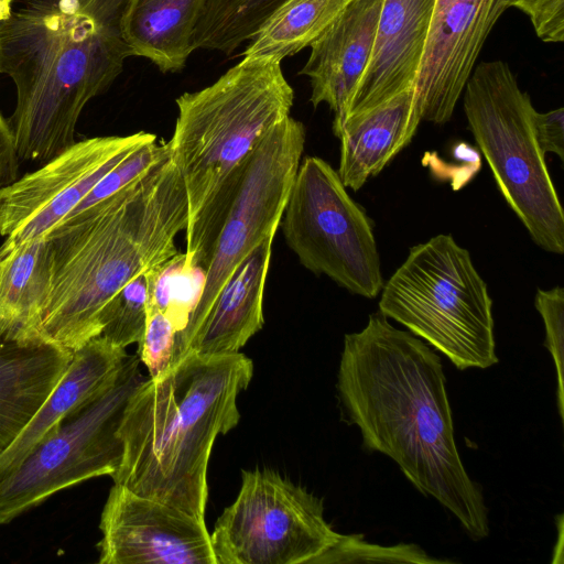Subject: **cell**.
Returning a JSON list of instances; mask_svg holds the SVG:
<instances>
[{
  "label": "cell",
  "mask_w": 564,
  "mask_h": 564,
  "mask_svg": "<svg viewBox=\"0 0 564 564\" xmlns=\"http://www.w3.org/2000/svg\"><path fill=\"white\" fill-rule=\"evenodd\" d=\"M155 140V134L145 131L85 139L1 186L0 236L14 242L45 236L113 166Z\"/></svg>",
  "instance_id": "obj_12"
},
{
  "label": "cell",
  "mask_w": 564,
  "mask_h": 564,
  "mask_svg": "<svg viewBox=\"0 0 564 564\" xmlns=\"http://www.w3.org/2000/svg\"><path fill=\"white\" fill-rule=\"evenodd\" d=\"M148 280L141 273L127 283L109 302L101 314V336L126 348L138 344L147 323Z\"/></svg>",
  "instance_id": "obj_24"
},
{
  "label": "cell",
  "mask_w": 564,
  "mask_h": 564,
  "mask_svg": "<svg viewBox=\"0 0 564 564\" xmlns=\"http://www.w3.org/2000/svg\"><path fill=\"white\" fill-rule=\"evenodd\" d=\"M501 4L524 12L543 42L564 41V0H501Z\"/></svg>",
  "instance_id": "obj_29"
},
{
  "label": "cell",
  "mask_w": 564,
  "mask_h": 564,
  "mask_svg": "<svg viewBox=\"0 0 564 564\" xmlns=\"http://www.w3.org/2000/svg\"><path fill=\"white\" fill-rule=\"evenodd\" d=\"M505 11L501 0H436L414 86L422 120L442 124L452 118Z\"/></svg>",
  "instance_id": "obj_14"
},
{
  "label": "cell",
  "mask_w": 564,
  "mask_h": 564,
  "mask_svg": "<svg viewBox=\"0 0 564 564\" xmlns=\"http://www.w3.org/2000/svg\"><path fill=\"white\" fill-rule=\"evenodd\" d=\"M341 534L323 501L269 469L243 470L241 487L210 533L216 564H316Z\"/></svg>",
  "instance_id": "obj_10"
},
{
  "label": "cell",
  "mask_w": 564,
  "mask_h": 564,
  "mask_svg": "<svg viewBox=\"0 0 564 564\" xmlns=\"http://www.w3.org/2000/svg\"><path fill=\"white\" fill-rule=\"evenodd\" d=\"M19 161L10 126L0 112V187L18 178Z\"/></svg>",
  "instance_id": "obj_31"
},
{
  "label": "cell",
  "mask_w": 564,
  "mask_h": 564,
  "mask_svg": "<svg viewBox=\"0 0 564 564\" xmlns=\"http://www.w3.org/2000/svg\"><path fill=\"white\" fill-rule=\"evenodd\" d=\"M422 120L415 88L333 124L340 141L338 175L347 188L360 189L413 139Z\"/></svg>",
  "instance_id": "obj_18"
},
{
  "label": "cell",
  "mask_w": 564,
  "mask_h": 564,
  "mask_svg": "<svg viewBox=\"0 0 564 564\" xmlns=\"http://www.w3.org/2000/svg\"><path fill=\"white\" fill-rule=\"evenodd\" d=\"M303 123L288 117L249 154L230 210L215 241L198 299L176 340L175 365L207 318L219 292L239 264L268 237L275 236L305 145Z\"/></svg>",
  "instance_id": "obj_11"
},
{
  "label": "cell",
  "mask_w": 564,
  "mask_h": 564,
  "mask_svg": "<svg viewBox=\"0 0 564 564\" xmlns=\"http://www.w3.org/2000/svg\"><path fill=\"white\" fill-rule=\"evenodd\" d=\"M352 0H285L261 23L243 58L272 59L310 46Z\"/></svg>",
  "instance_id": "obj_23"
},
{
  "label": "cell",
  "mask_w": 564,
  "mask_h": 564,
  "mask_svg": "<svg viewBox=\"0 0 564 564\" xmlns=\"http://www.w3.org/2000/svg\"><path fill=\"white\" fill-rule=\"evenodd\" d=\"M380 292L379 312L423 338L457 369L498 362L487 284L453 236L440 234L412 247Z\"/></svg>",
  "instance_id": "obj_6"
},
{
  "label": "cell",
  "mask_w": 564,
  "mask_h": 564,
  "mask_svg": "<svg viewBox=\"0 0 564 564\" xmlns=\"http://www.w3.org/2000/svg\"><path fill=\"white\" fill-rule=\"evenodd\" d=\"M382 0H352L310 45L311 53L300 70L310 78V101L326 104L333 123L344 119L352 94L369 62Z\"/></svg>",
  "instance_id": "obj_16"
},
{
  "label": "cell",
  "mask_w": 564,
  "mask_h": 564,
  "mask_svg": "<svg viewBox=\"0 0 564 564\" xmlns=\"http://www.w3.org/2000/svg\"><path fill=\"white\" fill-rule=\"evenodd\" d=\"M12 2L13 0H0V21L10 14Z\"/></svg>",
  "instance_id": "obj_32"
},
{
  "label": "cell",
  "mask_w": 564,
  "mask_h": 564,
  "mask_svg": "<svg viewBox=\"0 0 564 564\" xmlns=\"http://www.w3.org/2000/svg\"><path fill=\"white\" fill-rule=\"evenodd\" d=\"M468 128L503 198L543 250L564 252V212L535 137V109L503 61L475 66L463 94Z\"/></svg>",
  "instance_id": "obj_7"
},
{
  "label": "cell",
  "mask_w": 564,
  "mask_h": 564,
  "mask_svg": "<svg viewBox=\"0 0 564 564\" xmlns=\"http://www.w3.org/2000/svg\"><path fill=\"white\" fill-rule=\"evenodd\" d=\"M139 365L138 356L128 355L110 388L55 425L0 479V524L63 489L116 473L122 457L118 430L123 410L144 380Z\"/></svg>",
  "instance_id": "obj_9"
},
{
  "label": "cell",
  "mask_w": 564,
  "mask_h": 564,
  "mask_svg": "<svg viewBox=\"0 0 564 564\" xmlns=\"http://www.w3.org/2000/svg\"><path fill=\"white\" fill-rule=\"evenodd\" d=\"M127 357L126 348L111 344L101 335L74 350L55 389L0 455V479L14 470L55 425L110 388Z\"/></svg>",
  "instance_id": "obj_17"
},
{
  "label": "cell",
  "mask_w": 564,
  "mask_h": 564,
  "mask_svg": "<svg viewBox=\"0 0 564 564\" xmlns=\"http://www.w3.org/2000/svg\"><path fill=\"white\" fill-rule=\"evenodd\" d=\"M293 101L281 62L251 58L176 99L178 112L167 145L188 200L185 273L205 272L249 154L290 117Z\"/></svg>",
  "instance_id": "obj_5"
},
{
  "label": "cell",
  "mask_w": 564,
  "mask_h": 564,
  "mask_svg": "<svg viewBox=\"0 0 564 564\" xmlns=\"http://www.w3.org/2000/svg\"><path fill=\"white\" fill-rule=\"evenodd\" d=\"M73 358L45 341L0 338V455L39 411Z\"/></svg>",
  "instance_id": "obj_19"
},
{
  "label": "cell",
  "mask_w": 564,
  "mask_h": 564,
  "mask_svg": "<svg viewBox=\"0 0 564 564\" xmlns=\"http://www.w3.org/2000/svg\"><path fill=\"white\" fill-rule=\"evenodd\" d=\"M534 305L540 313L544 328V345L550 351L557 376V408L563 420L564 384H563V337H564V290L554 286L550 290L538 289Z\"/></svg>",
  "instance_id": "obj_28"
},
{
  "label": "cell",
  "mask_w": 564,
  "mask_h": 564,
  "mask_svg": "<svg viewBox=\"0 0 564 564\" xmlns=\"http://www.w3.org/2000/svg\"><path fill=\"white\" fill-rule=\"evenodd\" d=\"M273 238H265L231 274L189 350L216 356L236 354L262 328Z\"/></svg>",
  "instance_id": "obj_20"
},
{
  "label": "cell",
  "mask_w": 564,
  "mask_h": 564,
  "mask_svg": "<svg viewBox=\"0 0 564 564\" xmlns=\"http://www.w3.org/2000/svg\"><path fill=\"white\" fill-rule=\"evenodd\" d=\"M187 224L186 188L170 154L116 194L59 221L45 235L51 274L42 338L74 351L100 336L109 302L132 279L174 257L176 236Z\"/></svg>",
  "instance_id": "obj_3"
},
{
  "label": "cell",
  "mask_w": 564,
  "mask_h": 564,
  "mask_svg": "<svg viewBox=\"0 0 564 564\" xmlns=\"http://www.w3.org/2000/svg\"><path fill=\"white\" fill-rule=\"evenodd\" d=\"M205 0H130L124 37L132 55L154 63L163 73L181 70L195 51L193 36Z\"/></svg>",
  "instance_id": "obj_22"
},
{
  "label": "cell",
  "mask_w": 564,
  "mask_h": 564,
  "mask_svg": "<svg viewBox=\"0 0 564 564\" xmlns=\"http://www.w3.org/2000/svg\"><path fill=\"white\" fill-rule=\"evenodd\" d=\"M435 2L382 0L371 55L344 119L415 86Z\"/></svg>",
  "instance_id": "obj_15"
},
{
  "label": "cell",
  "mask_w": 564,
  "mask_h": 564,
  "mask_svg": "<svg viewBox=\"0 0 564 564\" xmlns=\"http://www.w3.org/2000/svg\"><path fill=\"white\" fill-rule=\"evenodd\" d=\"M176 334L171 319L148 303L145 328L138 343V357L151 379L163 377L175 366Z\"/></svg>",
  "instance_id": "obj_27"
},
{
  "label": "cell",
  "mask_w": 564,
  "mask_h": 564,
  "mask_svg": "<svg viewBox=\"0 0 564 564\" xmlns=\"http://www.w3.org/2000/svg\"><path fill=\"white\" fill-rule=\"evenodd\" d=\"M169 154L167 142L156 143V140L135 149L113 166L67 217L74 216L91 205L116 194L140 178Z\"/></svg>",
  "instance_id": "obj_25"
},
{
  "label": "cell",
  "mask_w": 564,
  "mask_h": 564,
  "mask_svg": "<svg viewBox=\"0 0 564 564\" xmlns=\"http://www.w3.org/2000/svg\"><path fill=\"white\" fill-rule=\"evenodd\" d=\"M341 562H398V563H447V561L430 557L414 544L380 546L369 544L360 535H340L317 563Z\"/></svg>",
  "instance_id": "obj_26"
},
{
  "label": "cell",
  "mask_w": 564,
  "mask_h": 564,
  "mask_svg": "<svg viewBox=\"0 0 564 564\" xmlns=\"http://www.w3.org/2000/svg\"><path fill=\"white\" fill-rule=\"evenodd\" d=\"M252 375L241 352L189 350L163 377L144 379L123 410L113 484L204 519L213 444L238 424L237 397Z\"/></svg>",
  "instance_id": "obj_4"
},
{
  "label": "cell",
  "mask_w": 564,
  "mask_h": 564,
  "mask_svg": "<svg viewBox=\"0 0 564 564\" xmlns=\"http://www.w3.org/2000/svg\"><path fill=\"white\" fill-rule=\"evenodd\" d=\"M534 130L538 144L545 155L556 154L564 160V109L558 108L534 115Z\"/></svg>",
  "instance_id": "obj_30"
},
{
  "label": "cell",
  "mask_w": 564,
  "mask_h": 564,
  "mask_svg": "<svg viewBox=\"0 0 564 564\" xmlns=\"http://www.w3.org/2000/svg\"><path fill=\"white\" fill-rule=\"evenodd\" d=\"M50 274L51 248L46 236L24 242L6 238L0 246V338L44 340L40 327Z\"/></svg>",
  "instance_id": "obj_21"
},
{
  "label": "cell",
  "mask_w": 564,
  "mask_h": 564,
  "mask_svg": "<svg viewBox=\"0 0 564 564\" xmlns=\"http://www.w3.org/2000/svg\"><path fill=\"white\" fill-rule=\"evenodd\" d=\"M337 392L365 449L391 458L470 539L488 536L485 498L462 462L443 366L429 345L382 313L369 315L360 332L344 337Z\"/></svg>",
  "instance_id": "obj_1"
},
{
  "label": "cell",
  "mask_w": 564,
  "mask_h": 564,
  "mask_svg": "<svg viewBox=\"0 0 564 564\" xmlns=\"http://www.w3.org/2000/svg\"><path fill=\"white\" fill-rule=\"evenodd\" d=\"M100 564H216L205 519L112 486L104 506Z\"/></svg>",
  "instance_id": "obj_13"
},
{
  "label": "cell",
  "mask_w": 564,
  "mask_h": 564,
  "mask_svg": "<svg viewBox=\"0 0 564 564\" xmlns=\"http://www.w3.org/2000/svg\"><path fill=\"white\" fill-rule=\"evenodd\" d=\"M130 0H13L0 21V74L17 89L8 123L19 160L45 163L70 148L82 110L132 56Z\"/></svg>",
  "instance_id": "obj_2"
},
{
  "label": "cell",
  "mask_w": 564,
  "mask_h": 564,
  "mask_svg": "<svg viewBox=\"0 0 564 564\" xmlns=\"http://www.w3.org/2000/svg\"><path fill=\"white\" fill-rule=\"evenodd\" d=\"M300 263L350 293L375 299L383 286L372 221L338 172L318 156L300 163L280 221Z\"/></svg>",
  "instance_id": "obj_8"
}]
</instances>
